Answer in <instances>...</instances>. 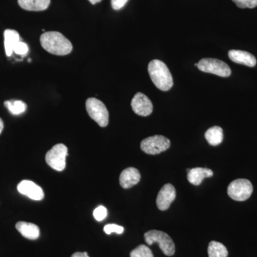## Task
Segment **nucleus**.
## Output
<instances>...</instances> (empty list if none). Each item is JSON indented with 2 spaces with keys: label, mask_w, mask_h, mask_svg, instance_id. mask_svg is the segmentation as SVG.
Instances as JSON below:
<instances>
[{
  "label": "nucleus",
  "mask_w": 257,
  "mask_h": 257,
  "mask_svg": "<svg viewBox=\"0 0 257 257\" xmlns=\"http://www.w3.org/2000/svg\"><path fill=\"white\" fill-rule=\"evenodd\" d=\"M42 47L49 53L58 56L69 55L72 52V43L58 32H47L40 37Z\"/></svg>",
  "instance_id": "f257e3e1"
},
{
  "label": "nucleus",
  "mask_w": 257,
  "mask_h": 257,
  "mask_svg": "<svg viewBox=\"0 0 257 257\" xmlns=\"http://www.w3.org/2000/svg\"><path fill=\"white\" fill-rule=\"evenodd\" d=\"M148 72L152 82L160 90L166 92L173 87L172 74L167 66L162 61H151L148 65Z\"/></svg>",
  "instance_id": "f03ea898"
},
{
  "label": "nucleus",
  "mask_w": 257,
  "mask_h": 257,
  "mask_svg": "<svg viewBox=\"0 0 257 257\" xmlns=\"http://www.w3.org/2000/svg\"><path fill=\"white\" fill-rule=\"evenodd\" d=\"M145 239L147 244L157 243L162 252L168 256H172L175 253V244L173 240L167 233L159 230H151L145 234Z\"/></svg>",
  "instance_id": "7ed1b4c3"
},
{
  "label": "nucleus",
  "mask_w": 257,
  "mask_h": 257,
  "mask_svg": "<svg viewBox=\"0 0 257 257\" xmlns=\"http://www.w3.org/2000/svg\"><path fill=\"white\" fill-rule=\"evenodd\" d=\"M86 109L89 116L101 127H105L109 124V111L102 101L96 98H89L86 101Z\"/></svg>",
  "instance_id": "20e7f679"
},
{
  "label": "nucleus",
  "mask_w": 257,
  "mask_h": 257,
  "mask_svg": "<svg viewBox=\"0 0 257 257\" xmlns=\"http://www.w3.org/2000/svg\"><path fill=\"white\" fill-rule=\"evenodd\" d=\"M253 186L251 182L246 179H238L230 183L227 189L228 195L233 200L243 202L251 197Z\"/></svg>",
  "instance_id": "39448f33"
},
{
  "label": "nucleus",
  "mask_w": 257,
  "mask_h": 257,
  "mask_svg": "<svg viewBox=\"0 0 257 257\" xmlns=\"http://www.w3.org/2000/svg\"><path fill=\"white\" fill-rule=\"evenodd\" d=\"M197 67L202 72L215 74L219 77H228L231 74L229 66L217 59H202L198 62Z\"/></svg>",
  "instance_id": "423d86ee"
},
{
  "label": "nucleus",
  "mask_w": 257,
  "mask_h": 257,
  "mask_svg": "<svg viewBox=\"0 0 257 257\" xmlns=\"http://www.w3.org/2000/svg\"><path fill=\"white\" fill-rule=\"evenodd\" d=\"M67 147L63 144H57L47 152L45 160L51 168L58 172L63 171L66 167V157Z\"/></svg>",
  "instance_id": "0eeeda50"
},
{
  "label": "nucleus",
  "mask_w": 257,
  "mask_h": 257,
  "mask_svg": "<svg viewBox=\"0 0 257 257\" xmlns=\"http://www.w3.org/2000/svg\"><path fill=\"white\" fill-rule=\"evenodd\" d=\"M169 139L162 135H155L145 139L141 143V150L148 155H155L162 153L170 148Z\"/></svg>",
  "instance_id": "6e6552de"
},
{
  "label": "nucleus",
  "mask_w": 257,
  "mask_h": 257,
  "mask_svg": "<svg viewBox=\"0 0 257 257\" xmlns=\"http://www.w3.org/2000/svg\"><path fill=\"white\" fill-rule=\"evenodd\" d=\"M131 106L134 112L142 116H149L153 111V104L151 100L142 92L135 94L132 100Z\"/></svg>",
  "instance_id": "1a4fd4ad"
},
{
  "label": "nucleus",
  "mask_w": 257,
  "mask_h": 257,
  "mask_svg": "<svg viewBox=\"0 0 257 257\" xmlns=\"http://www.w3.org/2000/svg\"><path fill=\"white\" fill-rule=\"evenodd\" d=\"M176 198V189L172 184H167L162 187L157 197V205L161 211H165L170 208Z\"/></svg>",
  "instance_id": "9d476101"
},
{
  "label": "nucleus",
  "mask_w": 257,
  "mask_h": 257,
  "mask_svg": "<svg viewBox=\"0 0 257 257\" xmlns=\"http://www.w3.org/2000/svg\"><path fill=\"white\" fill-rule=\"evenodd\" d=\"M18 190L20 194L32 200L40 201L45 197L43 190L40 186L30 180H23L19 183Z\"/></svg>",
  "instance_id": "9b49d317"
},
{
  "label": "nucleus",
  "mask_w": 257,
  "mask_h": 257,
  "mask_svg": "<svg viewBox=\"0 0 257 257\" xmlns=\"http://www.w3.org/2000/svg\"><path fill=\"white\" fill-rule=\"evenodd\" d=\"M141 179L140 172L138 169L128 167L123 170L119 177V183L124 189L131 188L138 184Z\"/></svg>",
  "instance_id": "f8f14e48"
},
{
  "label": "nucleus",
  "mask_w": 257,
  "mask_h": 257,
  "mask_svg": "<svg viewBox=\"0 0 257 257\" xmlns=\"http://www.w3.org/2000/svg\"><path fill=\"white\" fill-rule=\"evenodd\" d=\"M230 60L235 63L243 64L249 67H255L256 60L254 56L249 52L242 50H230L228 53Z\"/></svg>",
  "instance_id": "ddd939ff"
},
{
  "label": "nucleus",
  "mask_w": 257,
  "mask_h": 257,
  "mask_svg": "<svg viewBox=\"0 0 257 257\" xmlns=\"http://www.w3.org/2000/svg\"><path fill=\"white\" fill-rule=\"evenodd\" d=\"M187 179L193 185L199 186L202 184V181L205 178L212 177V170L207 168H197L189 170L187 169Z\"/></svg>",
  "instance_id": "4468645a"
},
{
  "label": "nucleus",
  "mask_w": 257,
  "mask_h": 257,
  "mask_svg": "<svg viewBox=\"0 0 257 257\" xmlns=\"http://www.w3.org/2000/svg\"><path fill=\"white\" fill-rule=\"evenodd\" d=\"M15 226L19 232L27 239L35 240L40 237V230L37 225L25 221H19Z\"/></svg>",
  "instance_id": "2eb2a0df"
},
{
  "label": "nucleus",
  "mask_w": 257,
  "mask_h": 257,
  "mask_svg": "<svg viewBox=\"0 0 257 257\" xmlns=\"http://www.w3.org/2000/svg\"><path fill=\"white\" fill-rule=\"evenodd\" d=\"M51 0H18L20 8L28 11L40 12L46 10Z\"/></svg>",
  "instance_id": "dca6fc26"
},
{
  "label": "nucleus",
  "mask_w": 257,
  "mask_h": 257,
  "mask_svg": "<svg viewBox=\"0 0 257 257\" xmlns=\"http://www.w3.org/2000/svg\"><path fill=\"white\" fill-rule=\"evenodd\" d=\"M5 52L10 57L14 52L15 47L20 41V35L16 30H6L4 32Z\"/></svg>",
  "instance_id": "f3484780"
},
{
  "label": "nucleus",
  "mask_w": 257,
  "mask_h": 257,
  "mask_svg": "<svg viewBox=\"0 0 257 257\" xmlns=\"http://www.w3.org/2000/svg\"><path fill=\"white\" fill-rule=\"evenodd\" d=\"M205 138L211 146H218L224 140L222 128L218 126L209 128L205 133Z\"/></svg>",
  "instance_id": "a211bd4d"
},
{
  "label": "nucleus",
  "mask_w": 257,
  "mask_h": 257,
  "mask_svg": "<svg viewBox=\"0 0 257 257\" xmlns=\"http://www.w3.org/2000/svg\"><path fill=\"white\" fill-rule=\"evenodd\" d=\"M209 257H227V248L223 243L216 241H211L208 246Z\"/></svg>",
  "instance_id": "6ab92c4d"
},
{
  "label": "nucleus",
  "mask_w": 257,
  "mask_h": 257,
  "mask_svg": "<svg viewBox=\"0 0 257 257\" xmlns=\"http://www.w3.org/2000/svg\"><path fill=\"white\" fill-rule=\"evenodd\" d=\"M4 104L10 112L13 115L23 114L27 109V104L23 101H5Z\"/></svg>",
  "instance_id": "aec40b11"
},
{
  "label": "nucleus",
  "mask_w": 257,
  "mask_h": 257,
  "mask_svg": "<svg viewBox=\"0 0 257 257\" xmlns=\"http://www.w3.org/2000/svg\"><path fill=\"white\" fill-rule=\"evenodd\" d=\"M130 257H154L152 250L146 245H140L130 253Z\"/></svg>",
  "instance_id": "412c9836"
},
{
  "label": "nucleus",
  "mask_w": 257,
  "mask_h": 257,
  "mask_svg": "<svg viewBox=\"0 0 257 257\" xmlns=\"http://www.w3.org/2000/svg\"><path fill=\"white\" fill-rule=\"evenodd\" d=\"M238 8L244 9V8H252L257 7V0H232Z\"/></svg>",
  "instance_id": "4be33fe9"
},
{
  "label": "nucleus",
  "mask_w": 257,
  "mask_h": 257,
  "mask_svg": "<svg viewBox=\"0 0 257 257\" xmlns=\"http://www.w3.org/2000/svg\"><path fill=\"white\" fill-rule=\"evenodd\" d=\"M93 215L96 221H103L107 216V209L104 206H99L94 209Z\"/></svg>",
  "instance_id": "5701e85b"
},
{
  "label": "nucleus",
  "mask_w": 257,
  "mask_h": 257,
  "mask_svg": "<svg viewBox=\"0 0 257 257\" xmlns=\"http://www.w3.org/2000/svg\"><path fill=\"white\" fill-rule=\"evenodd\" d=\"M104 231L106 234L109 235L111 233H116V234H121L124 232V227L117 224H107L104 226Z\"/></svg>",
  "instance_id": "b1692460"
},
{
  "label": "nucleus",
  "mask_w": 257,
  "mask_h": 257,
  "mask_svg": "<svg viewBox=\"0 0 257 257\" xmlns=\"http://www.w3.org/2000/svg\"><path fill=\"white\" fill-rule=\"evenodd\" d=\"M29 51V47L28 45L25 42L20 41L17 44L16 46L15 47L14 52L17 55H25L28 54Z\"/></svg>",
  "instance_id": "393cba45"
},
{
  "label": "nucleus",
  "mask_w": 257,
  "mask_h": 257,
  "mask_svg": "<svg viewBox=\"0 0 257 257\" xmlns=\"http://www.w3.org/2000/svg\"><path fill=\"white\" fill-rule=\"evenodd\" d=\"M128 0H111V7L114 10H119L124 8Z\"/></svg>",
  "instance_id": "a878e982"
},
{
  "label": "nucleus",
  "mask_w": 257,
  "mask_h": 257,
  "mask_svg": "<svg viewBox=\"0 0 257 257\" xmlns=\"http://www.w3.org/2000/svg\"><path fill=\"white\" fill-rule=\"evenodd\" d=\"M72 257H89L87 252H76L72 254Z\"/></svg>",
  "instance_id": "bb28decb"
},
{
  "label": "nucleus",
  "mask_w": 257,
  "mask_h": 257,
  "mask_svg": "<svg viewBox=\"0 0 257 257\" xmlns=\"http://www.w3.org/2000/svg\"><path fill=\"white\" fill-rule=\"evenodd\" d=\"M3 128H4V122H3V119L0 118V134L3 132Z\"/></svg>",
  "instance_id": "cd10ccee"
},
{
  "label": "nucleus",
  "mask_w": 257,
  "mask_h": 257,
  "mask_svg": "<svg viewBox=\"0 0 257 257\" xmlns=\"http://www.w3.org/2000/svg\"><path fill=\"white\" fill-rule=\"evenodd\" d=\"M89 1L90 2L91 4L95 5L97 4V3H100L102 0H89Z\"/></svg>",
  "instance_id": "c85d7f7f"
},
{
  "label": "nucleus",
  "mask_w": 257,
  "mask_h": 257,
  "mask_svg": "<svg viewBox=\"0 0 257 257\" xmlns=\"http://www.w3.org/2000/svg\"><path fill=\"white\" fill-rule=\"evenodd\" d=\"M194 65H195V66H196V67H197V66H198V63H196L195 64H194Z\"/></svg>",
  "instance_id": "c756f323"
}]
</instances>
